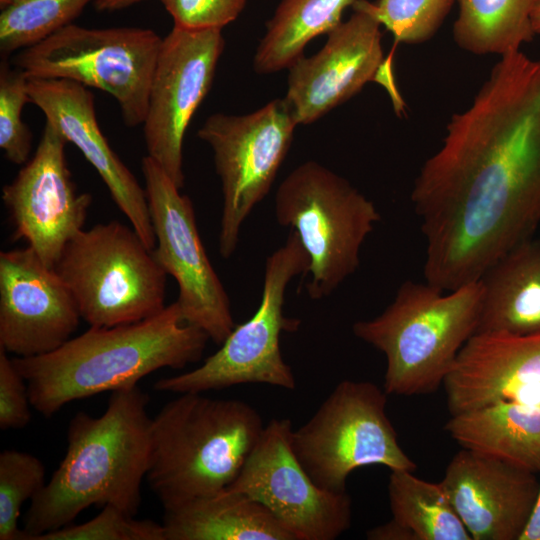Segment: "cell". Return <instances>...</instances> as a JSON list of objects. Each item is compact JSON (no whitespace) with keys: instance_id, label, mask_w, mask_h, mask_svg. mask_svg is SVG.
Returning <instances> with one entry per match:
<instances>
[{"instance_id":"2","label":"cell","mask_w":540,"mask_h":540,"mask_svg":"<svg viewBox=\"0 0 540 540\" xmlns=\"http://www.w3.org/2000/svg\"><path fill=\"white\" fill-rule=\"evenodd\" d=\"M148 402L147 394L133 386L113 391L102 415L73 416L64 458L25 515L24 540L71 524L93 505L136 515L149 464Z\"/></svg>"},{"instance_id":"4","label":"cell","mask_w":540,"mask_h":540,"mask_svg":"<svg viewBox=\"0 0 540 540\" xmlns=\"http://www.w3.org/2000/svg\"><path fill=\"white\" fill-rule=\"evenodd\" d=\"M255 408L238 399L181 393L152 418L146 474L164 511L227 488L264 430Z\"/></svg>"},{"instance_id":"31","label":"cell","mask_w":540,"mask_h":540,"mask_svg":"<svg viewBox=\"0 0 540 540\" xmlns=\"http://www.w3.org/2000/svg\"><path fill=\"white\" fill-rule=\"evenodd\" d=\"M36 540H166V536L163 524L137 520L115 506L106 505L91 520L68 524Z\"/></svg>"},{"instance_id":"7","label":"cell","mask_w":540,"mask_h":540,"mask_svg":"<svg viewBox=\"0 0 540 540\" xmlns=\"http://www.w3.org/2000/svg\"><path fill=\"white\" fill-rule=\"evenodd\" d=\"M54 268L90 326L135 323L166 307L167 273L135 229L119 221L82 229Z\"/></svg>"},{"instance_id":"37","label":"cell","mask_w":540,"mask_h":540,"mask_svg":"<svg viewBox=\"0 0 540 540\" xmlns=\"http://www.w3.org/2000/svg\"><path fill=\"white\" fill-rule=\"evenodd\" d=\"M18 0H0V8L1 10L10 6L11 4L15 3Z\"/></svg>"},{"instance_id":"27","label":"cell","mask_w":540,"mask_h":540,"mask_svg":"<svg viewBox=\"0 0 540 540\" xmlns=\"http://www.w3.org/2000/svg\"><path fill=\"white\" fill-rule=\"evenodd\" d=\"M96 0H18L1 10L0 52L8 56L72 24Z\"/></svg>"},{"instance_id":"36","label":"cell","mask_w":540,"mask_h":540,"mask_svg":"<svg viewBox=\"0 0 540 540\" xmlns=\"http://www.w3.org/2000/svg\"><path fill=\"white\" fill-rule=\"evenodd\" d=\"M532 24L535 33L540 34V3L537 5L532 14Z\"/></svg>"},{"instance_id":"20","label":"cell","mask_w":540,"mask_h":540,"mask_svg":"<svg viewBox=\"0 0 540 540\" xmlns=\"http://www.w3.org/2000/svg\"><path fill=\"white\" fill-rule=\"evenodd\" d=\"M443 387L451 415L533 397L540 387V332H475L458 352Z\"/></svg>"},{"instance_id":"29","label":"cell","mask_w":540,"mask_h":540,"mask_svg":"<svg viewBox=\"0 0 540 540\" xmlns=\"http://www.w3.org/2000/svg\"><path fill=\"white\" fill-rule=\"evenodd\" d=\"M386 30L395 44H420L440 29L456 0H357Z\"/></svg>"},{"instance_id":"13","label":"cell","mask_w":540,"mask_h":540,"mask_svg":"<svg viewBox=\"0 0 540 540\" xmlns=\"http://www.w3.org/2000/svg\"><path fill=\"white\" fill-rule=\"evenodd\" d=\"M289 419H272L235 480L226 488L268 508L295 540H334L351 526L349 494L319 487L291 446Z\"/></svg>"},{"instance_id":"18","label":"cell","mask_w":540,"mask_h":540,"mask_svg":"<svg viewBox=\"0 0 540 540\" xmlns=\"http://www.w3.org/2000/svg\"><path fill=\"white\" fill-rule=\"evenodd\" d=\"M440 483L472 540H519L540 484L530 470L463 448Z\"/></svg>"},{"instance_id":"12","label":"cell","mask_w":540,"mask_h":540,"mask_svg":"<svg viewBox=\"0 0 540 540\" xmlns=\"http://www.w3.org/2000/svg\"><path fill=\"white\" fill-rule=\"evenodd\" d=\"M141 169L156 240L153 255L177 282L184 322L221 345L235 324L228 294L202 244L193 204L148 155Z\"/></svg>"},{"instance_id":"3","label":"cell","mask_w":540,"mask_h":540,"mask_svg":"<svg viewBox=\"0 0 540 540\" xmlns=\"http://www.w3.org/2000/svg\"><path fill=\"white\" fill-rule=\"evenodd\" d=\"M209 336L184 322L177 302L135 323L90 326L47 354L12 358L27 383L31 405L50 417L66 404L137 386L162 369L200 360Z\"/></svg>"},{"instance_id":"6","label":"cell","mask_w":540,"mask_h":540,"mask_svg":"<svg viewBox=\"0 0 540 540\" xmlns=\"http://www.w3.org/2000/svg\"><path fill=\"white\" fill-rule=\"evenodd\" d=\"M274 213L279 225L297 233L308 255L306 291L314 300L332 294L358 269L361 247L381 220L371 200L313 160L280 183Z\"/></svg>"},{"instance_id":"28","label":"cell","mask_w":540,"mask_h":540,"mask_svg":"<svg viewBox=\"0 0 540 540\" xmlns=\"http://www.w3.org/2000/svg\"><path fill=\"white\" fill-rule=\"evenodd\" d=\"M45 467L36 456L13 449L0 454V540H24L21 507L44 487Z\"/></svg>"},{"instance_id":"15","label":"cell","mask_w":540,"mask_h":540,"mask_svg":"<svg viewBox=\"0 0 540 540\" xmlns=\"http://www.w3.org/2000/svg\"><path fill=\"white\" fill-rule=\"evenodd\" d=\"M353 14L331 32L314 55L290 65L285 100L298 125L311 124L346 102L371 81L383 85L397 113L404 102L395 86L390 58L382 48L381 24L357 0Z\"/></svg>"},{"instance_id":"32","label":"cell","mask_w":540,"mask_h":540,"mask_svg":"<svg viewBox=\"0 0 540 540\" xmlns=\"http://www.w3.org/2000/svg\"><path fill=\"white\" fill-rule=\"evenodd\" d=\"M174 26L190 30L221 29L237 19L247 0H159Z\"/></svg>"},{"instance_id":"24","label":"cell","mask_w":540,"mask_h":540,"mask_svg":"<svg viewBox=\"0 0 540 540\" xmlns=\"http://www.w3.org/2000/svg\"><path fill=\"white\" fill-rule=\"evenodd\" d=\"M355 0H281L266 24L254 58L259 74L289 68L315 37L328 34L342 22L346 7Z\"/></svg>"},{"instance_id":"30","label":"cell","mask_w":540,"mask_h":540,"mask_svg":"<svg viewBox=\"0 0 540 540\" xmlns=\"http://www.w3.org/2000/svg\"><path fill=\"white\" fill-rule=\"evenodd\" d=\"M29 78L3 59L0 64V148L6 159L16 165L29 160L32 133L22 120L25 104L30 102Z\"/></svg>"},{"instance_id":"26","label":"cell","mask_w":540,"mask_h":540,"mask_svg":"<svg viewBox=\"0 0 540 540\" xmlns=\"http://www.w3.org/2000/svg\"><path fill=\"white\" fill-rule=\"evenodd\" d=\"M388 499L392 519L412 540H472L440 482L391 470Z\"/></svg>"},{"instance_id":"1","label":"cell","mask_w":540,"mask_h":540,"mask_svg":"<svg viewBox=\"0 0 540 540\" xmlns=\"http://www.w3.org/2000/svg\"><path fill=\"white\" fill-rule=\"evenodd\" d=\"M411 202L426 240L425 281L475 282L540 225V57L500 56L441 148L422 165Z\"/></svg>"},{"instance_id":"9","label":"cell","mask_w":540,"mask_h":540,"mask_svg":"<svg viewBox=\"0 0 540 540\" xmlns=\"http://www.w3.org/2000/svg\"><path fill=\"white\" fill-rule=\"evenodd\" d=\"M308 255L295 231L267 257L260 304L254 315L235 326L202 365L158 380L161 392L202 393L241 384H268L288 390L296 387L291 367L280 349L282 332H294L300 320L284 314L285 292L297 275L306 276Z\"/></svg>"},{"instance_id":"14","label":"cell","mask_w":540,"mask_h":540,"mask_svg":"<svg viewBox=\"0 0 540 540\" xmlns=\"http://www.w3.org/2000/svg\"><path fill=\"white\" fill-rule=\"evenodd\" d=\"M224 45L221 29L173 26L162 39L142 125L147 155L180 189L184 136L213 84Z\"/></svg>"},{"instance_id":"5","label":"cell","mask_w":540,"mask_h":540,"mask_svg":"<svg viewBox=\"0 0 540 540\" xmlns=\"http://www.w3.org/2000/svg\"><path fill=\"white\" fill-rule=\"evenodd\" d=\"M481 307L479 280L452 291L408 280L380 315L355 322L352 331L385 355L388 395H425L443 385L477 330Z\"/></svg>"},{"instance_id":"21","label":"cell","mask_w":540,"mask_h":540,"mask_svg":"<svg viewBox=\"0 0 540 540\" xmlns=\"http://www.w3.org/2000/svg\"><path fill=\"white\" fill-rule=\"evenodd\" d=\"M445 430L463 449L540 472V401L500 400L451 415Z\"/></svg>"},{"instance_id":"33","label":"cell","mask_w":540,"mask_h":540,"mask_svg":"<svg viewBox=\"0 0 540 540\" xmlns=\"http://www.w3.org/2000/svg\"><path fill=\"white\" fill-rule=\"evenodd\" d=\"M31 402L25 379L12 358L0 348V428L20 429L31 420Z\"/></svg>"},{"instance_id":"34","label":"cell","mask_w":540,"mask_h":540,"mask_svg":"<svg viewBox=\"0 0 540 540\" xmlns=\"http://www.w3.org/2000/svg\"><path fill=\"white\" fill-rule=\"evenodd\" d=\"M519 540H540V484L532 513Z\"/></svg>"},{"instance_id":"25","label":"cell","mask_w":540,"mask_h":540,"mask_svg":"<svg viewBox=\"0 0 540 540\" xmlns=\"http://www.w3.org/2000/svg\"><path fill=\"white\" fill-rule=\"evenodd\" d=\"M456 45L474 55H505L520 50L536 35L532 14L540 0H456Z\"/></svg>"},{"instance_id":"22","label":"cell","mask_w":540,"mask_h":540,"mask_svg":"<svg viewBox=\"0 0 540 540\" xmlns=\"http://www.w3.org/2000/svg\"><path fill=\"white\" fill-rule=\"evenodd\" d=\"M479 281L482 307L476 332H540V237L506 252Z\"/></svg>"},{"instance_id":"11","label":"cell","mask_w":540,"mask_h":540,"mask_svg":"<svg viewBox=\"0 0 540 540\" xmlns=\"http://www.w3.org/2000/svg\"><path fill=\"white\" fill-rule=\"evenodd\" d=\"M285 99L245 115L215 113L198 130L212 152L223 197L218 248L235 252L242 224L269 193L293 142L297 126Z\"/></svg>"},{"instance_id":"35","label":"cell","mask_w":540,"mask_h":540,"mask_svg":"<svg viewBox=\"0 0 540 540\" xmlns=\"http://www.w3.org/2000/svg\"><path fill=\"white\" fill-rule=\"evenodd\" d=\"M142 1L145 0H96L94 3L99 12H113Z\"/></svg>"},{"instance_id":"17","label":"cell","mask_w":540,"mask_h":540,"mask_svg":"<svg viewBox=\"0 0 540 540\" xmlns=\"http://www.w3.org/2000/svg\"><path fill=\"white\" fill-rule=\"evenodd\" d=\"M80 319L64 281L31 247L0 252V348L16 357L47 354L71 338Z\"/></svg>"},{"instance_id":"19","label":"cell","mask_w":540,"mask_h":540,"mask_svg":"<svg viewBox=\"0 0 540 540\" xmlns=\"http://www.w3.org/2000/svg\"><path fill=\"white\" fill-rule=\"evenodd\" d=\"M30 103L36 105L95 168L113 201L144 243L153 249L155 235L145 189L110 147L97 122L94 95L79 83L64 79L29 78Z\"/></svg>"},{"instance_id":"23","label":"cell","mask_w":540,"mask_h":540,"mask_svg":"<svg viewBox=\"0 0 540 540\" xmlns=\"http://www.w3.org/2000/svg\"><path fill=\"white\" fill-rule=\"evenodd\" d=\"M166 540H295L263 504L224 489L164 511Z\"/></svg>"},{"instance_id":"8","label":"cell","mask_w":540,"mask_h":540,"mask_svg":"<svg viewBox=\"0 0 540 540\" xmlns=\"http://www.w3.org/2000/svg\"><path fill=\"white\" fill-rule=\"evenodd\" d=\"M162 39L140 27L70 24L20 50L15 67L28 78L64 79L100 89L118 102L128 127L142 125Z\"/></svg>"},{"instance_id":"16","label":"cell","mask_w":540,"mask_h":540,"mask_svg":"<svg viewBox=\"0 0 540 540\" xmlns=\"http://www.w3.org/2000/svg\"><path fill=\"white\" fill-rule=\"evenodd\" d=\"M67 140L49 122L32 158L2 188L14 227L40 259L54 268L67 243L85 224L92 197L79 192L65 157Z\"/></svg>"},{"instance_id":"10","label":"cell","mask_w":540,"mask_h":540,"mask_svg":"<svg viewBox=\"0 0 540 540\" xmlns=\"http://www.w3.org/2000/svg\"><path fill=\"white\" fill-rule=\"evenodd\" d=\"M387 395L372 382L343 380L306 423L292 430V450L319 487L344 492L348 476L363 466L416 470L387 416Z\"/></svg>"}]
</instances>
